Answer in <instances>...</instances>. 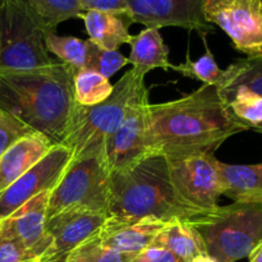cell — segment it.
Listing matches in <instances>:
<instances>
[{"instance_id": "cell-1", "label": "cell", "mask_w": 262, "mask_h": 262, "mask_svg": "<svg viewBox=\"0 0 262 262\" xmlns=\"http://www.w3.org/2000/svg\"><path fill=\"white\" fill-rule=\"evenodd\" d=\"M250 130L233 115L216 86L202 84L181 99L151 104L147 109L148 156L179 159L214 155L223 142Z\"/></svg>"}, {"instance_id": "cell-2", "label": "cell", "mask_w": 262, "mask_h": 262, "mask_svg": "<svg viewBox=\"0 0 262 262\" xmlns=\"http://www.w3.org/2000/svg\"><path fill=\"white\" fill-rule=\"evenodd\" d=\"M74 73L58 60L45 68L0 73V106L60 145L76 105Z\"/></svg>"}, {"instance_id": "cell-3", "label": "cell", "mask_w": 262, "mask_h": 262, "mask_svg": "<svg viewBox=\"0 0 262 262\" xmlns=\"http://www.w3.org/2000/svg\"><path fill=\"white\" fill-rule=\"evenodd\" d=\"M207 215L182 201L171 183L164 156H147L127 170L110 174L107 220H181L196 225Z\"/></svg>"}, {"instance_id": "cell-4", "label": "cell", "mask_w": 262, "mask_h": 262, "mask_svg": "<svg viewBox=\"0 0 262 262\" xmlns=\"http://www.w3.org/2000/svg\"><path fill=\"white\" fill-rule=\"evenodd\" d=\"M148 94L145 77L127 71L114 84L105 101L92 106L74 105L61 145L72 152V160L101 158L106 141L120 127L133 102Z\"/></svg>"}, {"instance_id": "cell-5", "label": "cell", "mask_w": 262, "mask_h": 262, "mask_svg": "<svg viewBox=\"0 0 262 262\" xmlns=\"http://www.w3.org/2000/svg\"><path fill=\"white\" fill-rule=\"evenodd\" d=\"M194 227L212 260L237 262L248 257L262 241V202L217 206Z\"/></svg>"}, {"instance_id": "cell-6", "label": "cell", "mask_w": 262, "mask_h": 262, "mask_svg": "<svg viewBox=\"0 0 262 262\" xmlns=\"http://www.w3.org/2000/svg\"><path fill=\"white\" fill-rule=\"evenodd\" d=\"M48 32L25 0L0 7V73L45 68L55 63L45 45Z\"/></svg>"}, {"instance_id": "cell-7", "label": "cell", "mask_w": 262, "mask_h": 262, "mask_svg": "<svg viewBox=\"0 0 262 262\" xmlns=\"http://www.w3.org/2000/svg\"><path fill=\"white\" fill-rule=\"evenodd\" d=\"M110 173L101 158L71 160L59 183L49 193L48 217L73 209L106 212Z\"/></svg>"}, {"instance_id": "cell-8", "label": "cell", "mask_w": 262, "mask_h": 262, "mask_svg": "<svg viewBox=\"0 0 262 262\" xmlns=\"http://www.w3.org/2000/svg\"><path fill=\"white\" fill-rule=\"evenodd\" d=\"M166 161L171 183L182 201L204 214L217 209L219 197L224 196V183L215 155H194Z\"/></svg>"}, {"instance_id": "cell-9", "label": "cell", "mask_w": 262, "mask_h": 262, "mask_svg": "<svg viewBox=\"0 0 262 262\" xmlns=\"http://www.w3.org/2000/svg\"><path fill=\"white\" fill-rule=\"evenodd\" d=\"M205 19L247 56L262 55V0H204Z\"/></svg>"}, {"instance_id": "cell-10", "label": "cell", "mask_w": 262, "mask_h": 262, "mask_svg": "<svg viewBox=\"0 0 262 262\" xmlns=\"http://www.w3.org/2000/svg\"><path fill=\"white\" fill-rule=\"evenodd\" d=\"M71 160L72 152L66 146H53L45 158L0 192V224L33 197L50 192L59 183Z\"/></svg>"}, {"instance_id": "cell-11", "label": "cell", "mask_w": 262, "mask_h": 262, "mask_svg": "<svg viewBox=\"0 0 262 262\" xmlns=\"http://www.w3.org/2000/svg\"><path fill=\"white\" fill-rule=\"evenodd\" d=\"M148 94L133 102L120 127L106 141L101 159L110 174L132 168L148 156L146 146Z\"/></svg>"}, {"instance_id": "cell-12", "label": "cell", "mask_w": 262, "mask_h": 262, "mask_svg": "<svg viewBox=\"0 0 262 262\" xmlns=\"http://www.w3.org/2000/svg\"><path fill=\"white\" fill-rule=\"evenodd\" d=\"M128 22L146 28L182 27L200 35L212 31L204 15V0H129Z\"/></svg>"}, {"instance_id": "cell-13", "label": "cell", "mask_w": 262, "mask_h": 262, "mask_svg": "<svg viewBox=\"0 0 262 262\" xmlns=\"http://www.w3.org/2000/svg\"><path fill=\"white\" fill-rule=\"evenodd\" d=\"M107 220L106 212L73 209L48 217L46 233L53 241L48 261L64 260L69 252L97 235Z\"/></svg>"}, {"instance_id": "cell-14", "label": "cell", "mask_w": 262, "mask_h": 262, "mask_svg": "<svg viewBox=\"0 0 262 262\" xmlns=\"http://www.w3.org/2000/svg\"><path fill=\"white\" fill-rule=\"evenodd\" d=\"M49 193L43 192L23 205L0 224V229L19 239L42 262L49 260L53 241L46 233Z\"/></svg>"}, {"instance_id": "cell-15", "label": "cell", "mask_w": 262, "mask_h": 262, "mask_svg": "<svg viewBox=\"0 0 262 262\" xmlns=\"http://www.w3.org/2000/svg\"><path fill=\"white\" fill-rule=\"evenodd\" d=\"M166 223L156 219L138 222H112L106 220L96 238L106 247L118 252L136 256L151 247L156 235Z\"/></svg>"}, {"instance_id": "cell-16", "label": "cell", "mask_w": 262, "mask_h": 262, "mask_svg": "<svg viewBox=\"0 0 262 262\" xmlns=\"http://www.w3.org/2000/svg\"><path fill=\"white\" fill-rule=\"evenodd\" d=\"M51 141L41 133L20 138L0 156V192L27 173L53 148Z\"/></svg>"}, {"instance_id": "cell-17", "label": "cell", "mask_w": 262, "mask_h": 262, "mask_svg": "<svg viewBox=\"0 0 262 262\" xmlns=\"http://www.w3.org/2000/svg\"><path fill=\"white\" fill-rule=\"evenodd\" d=\"M130 55L128 64L140 76L145 77L156 68L170 69L173 64L169 61V49L163 40L158 28H145L130 41Z\"/></svg>"}, {"instance_id": "cell-18", "label": "cell", "mask_w": 262, "mask_h": 262, "mask_svg": "<svg viewBox=\"0 0 262 262\" xmlns=\"http://www.w3.org/2000/svg\"><path fill=\"white\" fill-rule=\"evenodd\" d=\"M224 183V196L233 201L262 202V163L234 165L217 163Z\"/></svg>"}, {"instance_id": "cell-19", "label": "cell", "mask_w": 262, "mask_h": 262, "mask_svg": "<svg viewBox=\"0 0 262 262\" xmlns=\"http://www.w3.org/2000/svg\"><path fill=\"white\" fill-rule=\"evenodd\" d=\"M89 40L105 50H118L120 45L130 43L133 36L128 28L130 23L124 15L89 10L82 14Z\"/></svg>"}, {"instance_id": "cell-20", "label": "cell", "mask_w": 262, "mask_h": 262, "mask_svg": "<svg viewBox=\"0 0 262 262\" xmlns=\"http://www.w3.org/2000/svg\"><path fill=\"white\" fill-rule=\"evenodd\" d=\"M152 246L169 251L183 262H192L199 256L207 255L204 239L196 227L181 220L166 223Z\"/></svg>"}, {"instance_id": "cell-21", "label": "cell", "mask_w": 262, "mask_h": 262, "mask_svg": "<svg viewBox=\"0 0 262 262\" xmlns=\"http://www.w3.org/2000/svg\"><path fill=\"white\" fill-rule=\"evenodd\" d=\"M216 89L223 100L239 89L262 96V55L247 56L230 64L223 71Z\"/></svg>"}, {"instance_id": "cell-22", "label": "cell", "mask_w": 262, "mask_h": 262, "mask_svg": "<svg viewBox=\"0 0 262 262\" xmlns=\"http://www.w3.org/2000/svg\"><path fill=\"white\" fill-rule=\"evenodd\" d=\"M113 84L107 78L89 68L74 73V101L82 106H92L105 101L113 92Z\"/></svg>"}, {"instance_id": "cell-23", "label": "cell", "mask_w": 262, "mask_h": 262, "mask_svg": "<svg viewBox=\"0 0 262 262\" xmlns=\"http://www.w3.org/2000/svg\"><path fill=\"white\" fill-rule=\"evenodd\" d=\"M41 19L48 32H55L61 22L82 18L78 0H25Z\"/></svg>"}, {"instance_id": "cell-24", "label": "cell", "mask_w": 262, "mask_h": 262, "mask_svg": "<svg viewBox=\"0 0 262 262\" xmlns=\"http://www.w3.org/2000/svg\"><path fill=\"white\" fill-rule=\"evenodd\" d=\"M202 40L205 43V50L206 53L200 56L197 60H192L189 56V51L186 54V61L178 66H171V71L178 72L183 77L187 78H193L197 81H201L202 84H209V86H217L223 77V71L217 66L215 60L214 54L210 50L209 45L206 42V35L202 33Z\"/></svg>"}, {"instance_id": "cell-25", "label": "cell", "mask_w": 262, "mask_h": 262, "mask_svg": "<svg viewBox=\"0 0 262 262\" xmlns=\"http://www.w3.org/2000/svg\"><path fill=\"white\" fill-rule=\"evenodd\" d=\"M45 45L49 53L60 59L73 71L86 67L87 41L74 36H59L56 32H49L45 36Z\"/></svg>"}, {"instance_id": "cell-26", "label": "cell", "mask_w": 262, "mask_h": 262, "mask_svg": "<svg viewBox=\"0 0 262 262\" xmlns=\"http://www.w3.org/2000/svg\"><path fill=\"white\" fill-rule=\"evenodd\" d=\"M224 101L229 105L233 115L250 130L262 124V96L239 89L225 97Z\"/></svg>"}, {"instance_id": "cell-27", "label": "cell", "mask_w": 262, "mask_h": 262, "mask_svg": "<svg viewBox=\"0 0 262 262\" xmlns=\"http://www.w3.org/2000/svg\"><path fill=\"white\" fill-rule=\"evenodd\" d=\"M133 257L135 256L106 247L95 235L69 252L64 262H133Z\"/></svg>"}, {"instance_id": "cell-28", "label": "cell", "mask_w": 262, "mask_h": 262, "mask_svg": "<svg viewBox=\"0 0 262 262\" xmlns=\"http://www.w3.org/2000/svg\"><path fill=\"white\" fill-rule=\"evenodd\" d=\"M87 41V59L84 68L97 72L109 79L128 64V59L118 50H105L91 40Z\"/></svg>"}, {"instance_id": "cell-29", "label": "cell", "mask_w": 262, "mask_h": 262, "mask_svg": "<svg viewBox=\"0 0 262 262\" xmlns=\"http://www.w3.org/2000/svg\"><path fill=\"white\" fill-rule=\"evenodd\" d=\"M35 133L25 122L0 106V156L20 138Z\"/></svg>"}, {"instance_id": "cell-30", "label": "cell", "mask_w": 262, "mask_h": 262, "mask_svg": "<svg viewBox=\"0 0 262 262\" xmlns=\"http://www.w3.org/2000/svg\"><path fill=\"white\" fill-rule=\"evenodd\" d=\"M0 262H42L19 239L0 229Z\"/></svg>"}, {"instance_id": "cell-31", "label": "cell", "mask_w": 262, "mask_h": 262, "mask_svg": "<svg viewBox=\"0 0 262 262\" xmlns=\"http://www.w3.org/2000/svg\"><path fill=\"white\" fill-rule=\"evenodd\" d=\"M78 3L82 13L89 10H99V12L124 15L125 18L129 8V0H78Z\"/></svg>"}, {"instance_id": "cell-32", "label": "cell", "mask_w": 262, "mask_h": 262, "mask_svg": "<svg viewBox=\"0 0 262 262\" xmlns=\"http://www.w3.org/2000/svg\"><path fill=\"white\" fill-rule=\"evenodd\" d=\"M133 262H183L179 260L177 256L169 251L164 250L160 247H151L146 248L145 251L140 252L133 257Z\"/></svg>"}, {"instance_id": "cell-33", "label": "cell", "mask_w": 262, "mask_h": 262, "mask_svg": "<svg viewBox=\"0 0 262 262\" xmlns=\"http://www.w3.org/2000/svg\"><path fill=\"white\" fill-rule=\"evenodd\" d=\"M248 258H250V262H262V241L253 248Z\"/></svg>"}, {"instance_id": "cell-34", "label": "cell", "mask_w": 262, "mask_h": 262, "mask_svg": "<svg viewBox=\"0 0 262 262\" xmlns=\"http://www.w3.org/2000/svg\"><path fill=\"white\" fill-rule=\"evenodd\" d=\"M192 262H215V260H212L209 255H201L199 257L194 258Z\"/></svg>"}, {"instance_id": "cell-35", "label": "cell", "mask_w": 262, "mask_h": 262, "mask_svg": "<svg viewBox=\"0 0 262 262\" xmlns=\"http://www.w3.org/2000/svg\"><path fill=\"white\" fill-rule=\"evenodd\" d=\"M251 130H255V132H257V133H261V135H262V124L257 125V127H253L252 129H251Z\"/></svg>"}, {"instance_id": "cell-36", "label": "cell", "mask_w": 262, "mask_h": 262, "mask_svg": "<svg viewBox=\"0 0 262 262\" xmlns=\"http://www.w3.org/2000/svg\"><path fill=\"white\" fill-rule=\"evenodd\" d=\"M46 262H64V260H56V261H46Z\"/></svg>"}, {"instance_id": "cell-37", "label": "cell", "mask_w": 262, "mask_h": 262, "mask_svg": "<svg viewBox=\"0 0 262 262\" xmlns=\"http://www.w3.org/2000/svg\"><path fill=\"white\" fill-rule=\"evenodd\" d=\"M3 3H4V0H0V7H2V5H3Z\"/></svg>"}]
</instances>
